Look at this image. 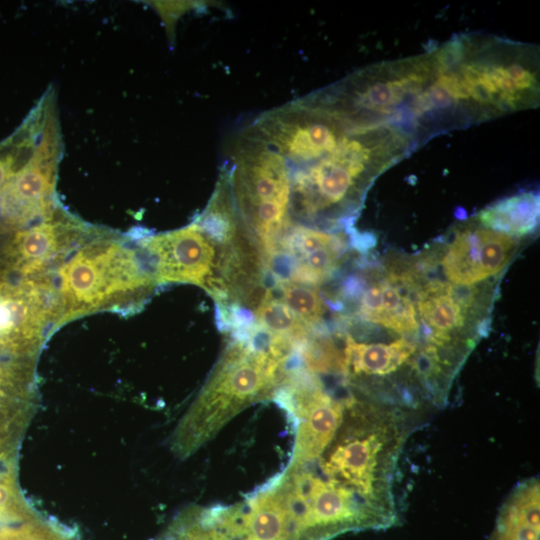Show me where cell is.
I'll return each instance as SVG.
<instances>
[{"label":"cell","instance_id":"13","mask_svg":"<svg viewBox=\"0 0 540 540\" xmlns=\"http://www.w3.org/2000/svg\"><path fill=\"white\" fill-rule=\"evenodd\" d=\"M348 297H359L357 315L365 322L406 338L417 345L437 362V357L423 344L411 291L394 269L370 285L355 278L345 285Z\"/></svg>","mask_w":540,"mask_h":540},{"label":"cell","instance_id":"15","mask_svg":"<svg viewBox=\"0 0 540 540\" xmlns=\"http://www.w3.org/2000/svg\"><path fill=\"white\" fill-rule=\"evenodd\" d=\"M473 220L514 238L527 236L538 226L539 195L525 191L502 198L479 211Z\"/></svg>","mask_w":540,"mask_h":540},{"label":"cell","instance_id":"2","mask_svg":"<svg viewBox=\"0 0 540 540\" xmlns=\"http://www.w3.org/2000/svg\"><path fill=\"white\" fill-rule=\"evenodd\" d=\"M429 90L452 129L539 104L538 47L484 34L455 36L433 49Z\"/></svg>","mask_w":540,"mask_h":540},{"label":"cell","instance_id":"8","mask_svg":"<svg viewBox=\"0 0 540 540\" xmlns=\"http://www.w3.org/2000/svg\"><path fill=\"white\" fill-rule=\"evenodd\" d=\"M251 127L285 160L288 169L328 155L352 130L305 97L262 114Z\"/></svg>","mask_w":540,"mask_h":540},{"label":"cell","instance_id":"3","mask_svg":"<svg viewBox=\"0 0 540 540\" xmlns=\"http://www.w3.org/2000/svg\"><path fill=\"white\" fill-rule=\"evenodd\" d=\"M415 148L410 134L394 125L351 130L328 155L289 169L291 220L324 230L345 226L376 178Z\"/></svg>","mask_w":540,"mask_h":540},{"label":"cell","instance_id":"6","mask_svg":"<svg viewBox=\"0 0 540 540\" xmlns=\"http://www.w3.org/2000/svg\"><path fill=\"white\" fill-rule=\"evenodd\" d=\"M230 157V167L225 169L235 209L261 252L266 253L293 222L288 166L251 125L236 137Z\"/></svg>","mask_w":540,"mask_h":540},{"label":"cell","instance_id":"16","mask_svg":"<svg viewBox=\"0 0 540 540\" xmlns=\"http://www.w3.org/2000/svg\"><path fill=\"white\" fill-rule=\"evenodd\" d=\"M255 320L269 333L296 341H303L312 333L292 309L270 295L255 309Z\"/></svg>","mask_w":540,"mask_h":540},{"label":"cell","instance_id":"4","mask_svg":"<svg viewBox=\"0 0 540 540\" xmlns=\"http://www.w3.org/2000/svg\"><path fill=\"white\" fill-rule=\"evenodd\" d=\"M53 285L59 328L91 313L138 310L157 283L136 244L89 226L56 268Z\"/></svg>","mask_w":540,"mask_h":540},{"label":"cell","instance_id":"18","mask_svg":"<svg viewBox=\"0 0 540 540\" xmlns=\"http://www.w3.org/2000/svg\"><path fill=\"white\" fill-rule=\"evenodd\" d=\"M9 230L1 221H0V242L3 240V238L10 232Z\"/></svg>","mask_w":540,"mask_h":540},{"label":"cell","instance_id":"14","mask_svg":"<svg viewBox=\"0 0 540 540\" xmlns=\"http://www.w3.org/2000/svg\"><path fill=\"white\" fill-rule=\"evenodd\" d=\"M539 514V479H525L505 500L487 540H539Z\"/></svg>","mask_w":540,"mask_h":540},{"label":"cell","instance_id":"9","mask_svg":"<svg viewBox=\"0 0 540 540\" xmlns=\"http://www.w3.org/2000/svg\"><path fill=\"white\" fill-rule=\"evenodd\" d=\"M61 144L55 114L33 156L0 190V221L9 230L26 227L50 215L59 206L55 185Z\"/></svg>","mask_w":540,"mask_h":540},{"label":"cell","instance_id":"17","mask_svg":"<svg viewBox=\"0 0 540 540\" xmlns=\"http://www.w3.org/2000/svg\"><path fill=\"white\" fill-rule=\"evenodd\" d=\"M273 288L308 327H316L323 320L328 306L316 289L290 282H277Z\"/></svg>","mask_w":540,"mask_h":540},{"label":"cell","instance_id":"1","mask_svg":"<svg viewBox=\"0 0 540 540\" xmlns=\"http://www.w3.org/2000/svg\"><path fill=\"white\" fill-rule=\"evenodd\" d=\"M405 414L348 390L296 433L292 460L273 484L303 540L398 523L394 480Z\"/></svg>","mask_w":540,"mask_h":540},{"label":"cell","instance_id":"12","mask_svg":"<svg viewBox=\"0 0 540 540\" xmlns=\"http://www.w3.org/2000/svg\"><path fill=\"white\" fill-rule=\"evenodd\" d=\"M517 246V238L485 228L472 219L452 233L440 253V268L452 285H480L506 267Z\"/></svg>","mask_w":540,"mask_h":540},{"label":"cell","instance_id":"7","mask_svg":"<svg viewBox=\"0 0 540 540\" xmlns=\"http://www.w3.org/2000/svg\"><path fill=\"white\" fill-rule=\"evenodd\" d=\"M88 228L59 205L50 215L10 231L0 242V277L53 285L56 268Z\"/></svg>","mask_w":540,"mask_h":540},{"label":"cell","instance_id":"10","mask_svg":"<svg viewBox=\"0 0 540 540\" xmlns=\"http://www.w3.org/2000/svg\"><path fill=\"white\" fill-rule=\"evenodd\" d=\"M56 329L55 295L49 285L0 277V358L35 359Z\"/></svg>","mask_w":540,"mask_h":540},{"label":"cell","instance_id":"5","mask_svg":"<svg viewBox=\"0 0 540 540\" xmlns=\"http://www.w3.org/2000/svg\"><path fill=\"white\" fill-rule=\"evenodd\" d=\"M286 365L248 340L229 344L177 429L178 453L191 454L242 409L274 396Z\"/></svg>","mask_w":540,"mask_h":540},{"label":"cell","instance_id":"11","mask_svg":"<svg viewBox=\"0 0 540 540\" xmlns=\"http://www.w3.org/2000/svg\"><path fill=\"white\" fill-rule=\"evenodd\" d=\"M135 244L157 285L180 282L205 289L212 278L221 277L220 256L216 254L215 243L194 223L182 229L140 238Z\"/></svg>","mask_w":540,"mask_h":540}]
</instances>
